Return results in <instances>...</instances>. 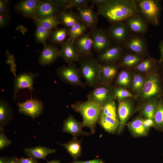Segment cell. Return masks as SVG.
<instances>
[{
	"mask_svg": "<svg viewBox=\"0 0 163 163\" xmlns=\"http://www.w3.org/2000/svg\"><path fill=\"white\" fill-rule=\"evenodd\" d=\"M24 151L29 157L35 159H45L46 156L55 153L56 150L43 146H37L25 148Z\"/></svg>",
	"mask_w": 163,
	"mask_h": 163,
	"instance_id": "29",
	"label": "cell"
},
{
	"mask_svg": "<svg viewBox=\"0 0 163 163\" xmlns=\"http://www.w3.org/2000/svg\"><path fill=\"white\" fill-rule=\"evenodd\" d=\"M17 159L19 163H38L35 158L30 157Z\"/></svg>",
	"mask_w": 163,
	"mask_h": 163,
	"instance_id": "45",
	"label": "cell"
},
{
	"mask_svg": "<svg viewBox=\"0 0 163 163\" xmlns=\"http://www.w3.org/2000/svg\"><path fill=\"white\" fill-rule=\"evenodd\" d=\"M161 71L163 75V62H159Z\"/></svg>",
	"mask_w": 163,
	"mask_h": 163,
	"instance_id": "54",
	"label": "cell"
},
{
	"mask_svg": "<svg viewBox=\"0 0 163 163\" xmlns=\"http://www.w3.org/2000/svg\"><path fill=\"white\" fill-rule=\"evenodd\" d=\"M78 68L81 76L89 86L94 88L99 83L101 64L93 55L80 58Z\"/></svg>",
	"mask_w": 163,
	"mask_h": 163,
	"instance_id": "4",
	"label": "cell"
},
{
	"mask_svg": "<svg viewBox=\"0 0 163 163\" xmlns=\"http://www.w3.org/2000/svg\"><path fill=\"white\" fill-rule=\"evenodd\" d=\"M52 30L45 29L39 26H37L35 36L36 41L44 45L46 44L47 39L50 37Z\"/></svg>",
	"mask_w": 163,
	"mask_h": 163,
	"instance_id": "40",
	"label": "cell"
},
{
	"mask_svg": "<svg viewBox=\"0 0 163 163\" xmlns=\"http://www.w3.org/2000/svg\"><path fill=\"white\" fill-rule=\"evenodd\" d=\"M133 71V79L129 90L136 97L142 88L148 75Z\"/></svg>",
	"mask_w": 163,
	"mask_h": 163,
	"instance_id": "31",
	"label": "cell"
},
{
	"mask_svg": "<svg viewBox=\"0 0 163 163\" xmlns=\"http://www.w3.org/2000/svg\"><path fill=\"white\" fill-rule=\"evenodd\" d=\"M113 85L99 83L87 95L88 100L94 102L102 107L109 101L116 100Z\"/></svg>",
	"mask_w": 163,
	"mask_h": 163,
	"instance_id": "7",
	"label": "cell"
},
{
	"mask_svg": "<svg viewBox=\"0 0 163 163\" xmlns=\"http://www.w3.org/2000/svg\"><path fill=\"white\" fill-rule=\"evenodd\" d=\"M7 2L5 0H0V14L6 13L8 6Z\"/></svg>",
	"mask_w": 163,
	"mask_h": 163,
	"instance_id": "47",
	"label": "cell"
},
{
	"mask_svg": "<svg viewBox=\"0 0 163 163\" xmlns=\"http://www.w3.org/2000/svg\"><path fill=\"white\" fill-rule=\"evenodd\" d=\"M159 98L139 106L137 110L139 114L146 119L153 120Z\"/></svg>",
	"mask_w": 163,
	"mask_h": 163,
	"instance_id": "33",
	"label": "cell"
},
{
	"mask_svg": "<svg viewBox=\"0 0 163 163\" xmlns=\"http://www.w3.org/2000/svg\"><path fill=\"white\" fill-rule=\"evenodd\" d=\"M91 30L92 36V50L95 53L98 54L113 44L107 28L97 27Z\"/></svg>",
	"mask_w": 163,
	"mask_h": 163,
	"instance_id": "11",
	"label": "cell"
},
{
	"mask_svg": "<svg viewBox=\"0 0 163 163\" xmlns=\"http://www.w3.org/2000/svg\"><path fill=\"white\" fill-rule=\"evenodd\" d=\"M163 95V75L158 59L155 66L148 75L145 84L136 96L137 107Z\"/></svg>",
	"mask_w": 163,
	"mask_h": 163,
	"instance_id": "2",
	"label": "cell"
},
{
	"mask_svg": "<svg viewBox=\"0 0 163 163\" xmlns=\"http://www.w3.org/2000/svg\"><path fill=\"white\" fill-rule=\"evenodd\" d=\"M0 149L2 150L11 144V141L5 136L3 128H0Z\"/></svg>",
	"mask_w": 163,
	"mask_h": 163,
	"instance_id": "43",
	"label": "cell"
},
{
	"mask_svg": "<svg viewBox=\"0 0 163 163\" xmlns=\"http://www.w3.org/2000/svg\"><path fill=\"white\" fill-rule=\"evenodd\" d=\"M73 42L81 58L93 55L92 36L91 30L75 39Z\"/></svg>",
	"mask_w": 163,
	"mask_h": 163,
	"instance_id": "16",
	"label": "cell"
},
{
	"mask_svg": "<svg viewBox=\"0 0 163 163\" xmlns=\"http://www.w3.org/2000/svg\"><path fill=\"white\" fill-rule=\"evenodd\" d=\"M101 64V70L99 83L112 85L114 82L120 69L118 63Z\"/></svg>",
	"mask_w": 163,
	"mask_h": 163,
	"instance_id": "18",
	"label": "cell"
},
{
	"mask_svg": "<svg viewBox=\"0 0 163 163\" xmlns=\"http://www.w3.org/2000/svg\"><path fill=\"white\" fill-rule=\"evenodd\" d=\"M154 127L163 132V95L159 99L153 119Z\"/></svg>",
	"mask_w": 163,
	"mask_h": 163,
	"instance_id": "37",
	"label": "cell"
},
{
	"mask_svg": "<svg viewBox=\"0 0 163 163\" xmlns=\"http://www.w3.org/2000/svg\"><path fill=\"white\" fill-rule=\"evenodd\" d=\"M115 101L113 99L106 103L102 107L101 114L119 120Z\"/></svg>",
	"mask_w": 163,
	"mask_h": 163,
	"instance_id": "39",
	"label": "cell"
},
{
	"mask_svg": "<svg viewBox=\"0 0 163 163\" xmlns=\"http://www.w3.org/2000/svg\"><path fill=\"white\" fill-rule=\"evenodd\" d=\"M58 17L61 24L68 28L81 21L76 12L71 9L62 10Z\"/></svg>",
	"mask_w": 163,
	"mask_h": 163,
	"instance_id": "27",
	"label": "cell"
},
{
	"mask_svg": "<svg viewBox=\"0 0 163 163\" xmlns=\"http://www.w3.org/2000/svg\"><path fill=\"white\" fill-rule=\"evenodd\" d=\"M114 91L115 97L117 99L118 102L125 98L129 97L134 98L136 100L135 96L126 88L114 87Z\"/></svg>",
	"mask_w": 163,
	"mask_h": 163,
	"instance_id": "41",
	"label": "cell"
},
{
	"mask_svg": "<svg viewBox=\"0 0 163 163\" xmlns=\"http://www.w3.org/2000/svg\"><path fill=\"white\" fill-rule=\"evenodd\" d=\"M60 57V50L55 45L47 43L44 45L38 59L39 64L48 65Z\"/></svg>",
	"mask_w": 163,
	"mask_h": 163,
	"instance_id": "21",
	"label": "cell"
},
{
	"mask_svg": "<svg viewBox=\"0 0 163 163\" xmlns=\"http://www.w3.org/2000/svg\"><path fill=\"white\" fill-rule=\"evenodd\" d=\"M158 60L150 56L146 57L132 70L148 75L155 66Z\"/></svg>",
	"mask_w": 163,
	"mask_h": 163,
	"instance_id": "35",
	"label": "cell"
},
{
	"mask_svg": "<svg viewBox=\"0 0 163 163\" xmlns=\"http://www.w3.org/2000/svg\"><path fill=\"white\" fill-rule=\"evenodd\" d=\"M160 53V58L158 61L159 62H163V40L160 41L158 45Z\"/></svg>",
	"mask_w": 163,
	"mask_h": 163,
	"instance_id": "50",
	"label": "cell"
},
{
	"mask_svg": "<svg viewBox=\"0 0 163 163\" xmlns=\"http://www.w3.org/2000/svg\"><path fill=\"white\" fill-rule=\"evenodd\" d=\"M12 117V112L10 106L5 101L1 100L0 102V128L8 123Z\"/></svg>",
	"mask_w": 163,
	"mask_h": 163,
	"instance_id": "38",
	"label": "cell"
},
{
	"mask_svg": "<svg viewBox=\"0 0 163 163\" xmlns=\"http://www.w3.org/2000/svg\"><path fill=\"white\" fill-rule=\"evenodd\" d=\"M71 107L75 111L82 116V128L88 127L90 129L92 134L95 133L96 125L98 122L102 107L96 103L89 100L77 102L72 104Z\"/></svg>",
	"mask_w": 163,
	"mask_h": 163,
	"instance_id": "3",
	"label": "cell"
},
{
	"mask_svg": "<svg viewBox=\"0 0 163 163\" xmlns=\"http://www.w3.org/2000/svg\"><path fill=\"white\" fill-rule=\"evenodd\" d=\"M8 160L5 157H1L0 158V163H7Z\"/></svg>",
	"mask_w": 163,
	"mask_h": 163,
	"instance_id": "52",
	"label": "cell"
},
{
	"mask_svg": "<svg viewBox=\"0 0 163 163\" xmlns=\"http://www.w3.org/2000/svg\"><path fill=\"white\" fill-rule=\"evenodd\" d=\"M53 4L62 10L71 9V0H49Z\"/></svg>",
	"mask_w": 163,
	"mask_h": 163,
	"instance_id": "42",
	"label": "cell"
},
{
	"mask_svg": "<svg viewBox=\"0 0 163 163\" xmlns=\"http://www.w3.org/2000/svg\"><path fill=\"white\" fill-rule=\"evenodd\" d=\"M82 122L76 120L72 116L69 115L64 121L62 132L71 134L74 137L80 135L89 136L90 133L83 131L82 129Z\"/></svg>",
	"mask_w": 163,
	"mask_h": 163,
	"instance_id": "23",
	"label": "cell"
},
{
	"mask_svg": "<svg viewBox=\"0 0 163 163\" xmlns=\"http://www.w3.org/2000/svg\"><path fill=\"white\" fill-rule=\"evenodd\" d=\"M17 105L19 113L30 116L33 119L40 115L43 109L41 100L32 97L24 102H18Z\"/></svg>",
	"mask_w": 163,
	"mask_h": 163,
	"instance_id": "13",
	"label": "cell"
},
{
	"mask_svg": "<svg viewBox=\"0 0 163 163\" xmlns=\"http://www.w3.org/2000/svg\"><path fill=\"white\" fill-rule=\"evenodd\" d=\"M123 46L126 51L145 57L150 56L148 42L144 36L130 34Z\"/></svg>",
	"mask_w": 163,
	"mask_h": 163,
	"instance_id": "10",
	"label": "cell"
},
{
	"mask_svg": "<svg viewBox=\"0 0 163 163\" xmlns=\"http://www.w3.org/2000/svg\"><path fill=\"white\" fill-rule=\"evenodd\" d=\"M97 7L98 16L103 17L110 24L139 13L136 0H106Z\"/></svg>",
	"mask_w": 163,
	"mask_h": 163,
	"instance_id": "1",
	"label": "cell"
},
{
	"mask_svg": "<svg viewBox=\"0 0 163 163\" xmlns=\"http://www.w3.org/2000/svg\"><path fill=\"white\" fill-rule=\"evenodd\" d=\"M62 10L59 8L51 3L49 0L42 1L34 18L58 15Z\"/></svg>",
	"mask_w": 163,
	"mask_h": 163,
	"instance_id": "25",
	"label": "cell"
},
{
	"mask_svg": "<svg viewBox=\"0 0 163 163\" xmlns=\"http://www.w3.org/2000/svg\"><path fill=\"white\" fill-rule=\"evenodd\" d=\"M98 123L104 130L108 133L113 134L117 132L119 127V120L100 114Z\"/></svg>",
	"mask_w": 163,
	"mask_h": 163,
	"instance_id": "32",
	"label": "cell"
},
{
	"mask_svg": "<svg viewBox=\"0 0 163 163\" xmlns=\"http://www.w3.org/2000/svg\"><path fill=\"white\" fill-rule=\"evenodd\" d=\"M93 8L88 5L75 8L76 13L80 21L85 24L90 30L97 27L98 15L94 10Z\"/></svg>",
	"mask_w": 163,
	"mask_h": 163,
	"instance_id": "17",
	"label": "cell"
},
{
	"mask_svg": "<svg viewBox=\"0 0 163 163\" xmlns=\"http://www.w3.org/2000/svg\"><path fill=\"white\" fill-rule=\"evenodd\" d=\"M47 163H60V161L59 160H54L48 162Z\"/></svg>",
	"mask_w": 163,
	"mask_h": 163,
	"instance_id": "53",
	"label": "cell"
},
{
	"mask_svg": "<svg viewBox=\"0 0 163 163\" xmlns=\"http://www.w3.org/2000/svg\"><path fill=\"white\" fill-rule=\"evenodd\" d=\"M145 57L125 50L118 62L120 69L133 70Z\"/></svg>",
	"mask_w": 163,
	"mask_h": 163,
	"instance_id": "24",
	"label": "cell"
},
{
	"mask_svg": "<svg viewBox=\"0 0 163 163\" xmlns=\"http://www.w3.org/2000/svg\"><path fill=\"white\" fill-rule=\"evenodd\" d=\"M71 163H104L101 160L99 159H94V160L82 161H75Z\"/></svg>",
	"mask_w": 163,
	"mask_h": 163,
	"instance_id": "48",
	"label": "cell"
},
{
	"mask_svg": "<svg viewBox=\"0 0 163 163\" xmlns=\"http://www.w3.org/2000/svg\"><path fill=\"white\" fill-rule=\"evenodd\" d=\"M68 28L64 26L52 30L49 38L53 44L61 45L68 39Z\"/></svg>",
	"mask_w": 163,
	"mask_h": 163,
	"instance_id": "34",
	"label": "cell"
},
{
	"mask_svg": "<svg viewBox=\"0 0 163 163\" xmlns=\"http://www.w3.org/2000/svg\"><path fill=\"white\" fill-rule=\"evenodd\" d=\"M7 163H19L17 158H12L8 160Z\"/></svg>",
	"mask_w": 163,
	"mask_h": 163,
	"instance_id": "51",
	"label": "cell"
},
{
	"mask_svg": "<svg viewBox=\"0 0 163 163\" xmlns=\"http://www.w3.org/2000/svg\"><path fill=\"white\" fill-rule=\"evenodd\" d=\"M81 142L82 140H78L77 137H73L66 143L59 144L64 148L74 160H76L81 155Z\"/></svg>",
	"mask_w": 163,
	"mask_h": 163,
	"instance_id": "28",
	"label": "cell"
},
{
	"mask_svg": "<svg viewBox=\"0 0 163 163\" xmlns=\"http://www.w3.org/2000/svg\"><path fill=\"white\" fill-rule=\"evenodd\" d=\"M106 0H91L90 6L94 8L95 6H98L106 2Z\"/></svg>",
	"mask_w": 163,
	"mask_h": 163,
	"instance_id": "49",
	"label": "cell"
},
{
	"mask_svg": "<svg viewBox=\"0 0 163 163\" xmlns=\"http://www.w3.org/2000/svg\"><path fill=\"white\" fill-rule=\"evenodd\" d=\"M126 126L131 135L134 137L147 136L151 127L154 126L153 120L146 119L139 114L128 122Z\"/></svg>",
	"mask_w": 163,
	"mask_h": 163,
	"instance_id": "9",
	"label": "cell"
},
{
	"mask_svg": "<svg viewBox=\"0 0 163 163\" xmlns=\"http://www.w3.org/2000/svg\"><path fill=\"white\" fill-rule=\"evenodd\" d=\"M137 109V102L134 98L127 97L118 102L117 110L119 123L117 131L118 135L123 132L129 120Z\"/></svg>",
	"mask_w": 163,
	"mask_h": 163,
	"instance_id": "6",
	"label": "cell"
},
{
	"mask_svg": "<svg viewBox=\"0 0 163 163\" xmlns=\"http://www.w3.org/2000/svg\"><path fill=\"white\" fill-rule=\"evenodd\" d=\"M42 1L24 0L19 2L15 9L23 15L33 18Z\"/></svg>",
	"mask_w": 163,
	"mask_h": 163,
	"instance_id": "22",
	"label": "cell"
},
{
	"mask_svg": "<svg viewBox=\"0 0 163 163\" xmlns=\"http://www.w3.org/2000/svg\"><path fill=\"white\" fill-rule=\"evenodd\" d=\"M88 29L87 26L81 21L78 22L68 28V39L73 42L75 39L87 32Z\"/></svg>",
	"mask_w": 163,
	"mask_h": 163,
	"instance_id": "36",
	"label": "cell"
},
{
	"mask_svg": "<svg viewBox=\"0 0 163 163\" xmlns=\"http://www.w3.org/2000/svg\"><path fill=\"white\" fill-rule=\"evenodd\" d=\"M38 75V74L29 72L22 73L16 76L14 80L13 100L16 99L18 91L22 89H28L31 94L33 89L34 79Z\"/></svg>",
	"mask_w": 163,
	"mask_h": 163,
	"instance_id": "19",
	"label": "cell"
},
{
	"mask_svg": "<svg viewBox=\"0 0 163 163\" xmlns=\"http://www.w3.org/2000/svg\"><path fill=\"white\" fill-rule=\"evenodd\" d=\"M124 21L131 34L144 36L148 31L149 24L139 13L129 17Z\"/></svg>",
	"mask_w": 163,
	"mask_h": 163,
	"instance_id": "14",
	"label": "cell"
},
{
	"mask_svg": "<svg viewBox=\"0 0 163 163\" xmlns=\"http://www.w3.org/2000/svg\"><path fill=\"white\" fill-rule=\"evenodd\" d=\"M91 0H71L72 8H80L88 5Z\"/></svg>",
	"mask_w": 163,
	"mask_h": 163,
	"instance_id": "44",
	"label": "cell"
},
{
	"mask_svg": "<svg viewBox=\"0 0 163 163\" xmlns=\"http://www.w3.org/2000/svg\"><path fill=\"white\" fill-rule=\"evenodd\" d=\"M8 21V16L6 13L0 14V27H2L5 26Z\"/></svg>",
	"mask_w": 163,
	"mask_h": 163,
	"instance_id": "46",
	"label": "cell"
},
{
	"mask_svg": "<svg viewBox=\"0 0 163 163\" xmlns=\"http://www.w3.org/2000/svg\"><path fill=\"white\" fill-rule=\"evenodd\" d=\"M56 74L59 79L66 83L81 87L85 86L78 69L74 63L59 67L56 69Z\"/></svg>",
	"mask_w": 163,
	"mask_h": 163,
	"instance_id": "8",
	"label": "cell"
},
{
	"mask_svg": "<svg viewBox=\"0 0 163 163\" xmlns=\"http://www.w3.org/2000/svg\"><path fill=\"white\" fill-rule=\"evenodd\" d=\"M133 77L132 70L121 69L119 72L113 85L114 87H122L129 90L131 86Z\"/></svg>",
	"mask_w": 163,
	"mask_h": 163,
	"instance_id": "26",
	"label": "cell"
},
{
	"mask_svg": "<svg viewBox=\"0 0 163 163\" xmlns=\"http://www.w3.org/2000/svg\"><path fill=\"white\" fill-rule=\"evenodd\" d=\"M139 13L149 24L154 26L159 25L161 11V2L158 0H136Z\"/></svg>",
	"mask_w": 163,
	"mask_h": 163,
	"instance_id": "5",
	"label": "cell"
},
{
	"mask_svg": "<svg viewBox=\"0 0 163 163\" xmlns=\"http://www.w3.org/2000/svg\"><path fill=\"white\" fill-rule=\"evenodd\" d=\"M60 57L68 65L78 62L81 57L73 42L68 39L61 45Z\"/></svg>",
	"mask_w": 163,
	"mask_h": 163,
	"instance_id": "20",
	"label": "cell"
},
{
	"mask_svg": "<svg viewBox=\"0 0 163 163\" xmlns=\"http://www.w3.org/2000/svg\"><path fill=\"white\" fill-rule=\"evenodd\" d=\"M125 51L123 46L113 44L98 54L97 59L101 64L118 63Z\"/></svg>",
	"mask_w": 163,
	"mask_h": 163,
	"instance_id": "15",
	"label": "cell"
},
{
	"mask_svg": "<svg viewBox=\"0 0 163 163\" xmlns=\"http://www.w3.org/2000/svg\"><path fill=\"white\" fill-rule=\"evenodd\" d=\"M33 20L37 26L44 28L52 30L59 24H61L58 15H52L41 18L34 17Z\"/></svg>",
	"mask_w": 163,
	"mask_h": 163,
	"instance_id": "30",
	"label": "cell"
},
{
	"mask_svg": "<svg viewBox=\"0 0 163 163\" xmlns=\"http://www.w3.org/2000/svg\"><path fill=\"white\" fill-rule=\"evenodd\" d=\"M107 29L113 44L123 46L130 34L124 21L110 24Z\"/></svg>",
	"mask_w": 163,
	"mask_h": 163,
	"instance_id": "12",
	"label": "cell"
}]
</instances>
